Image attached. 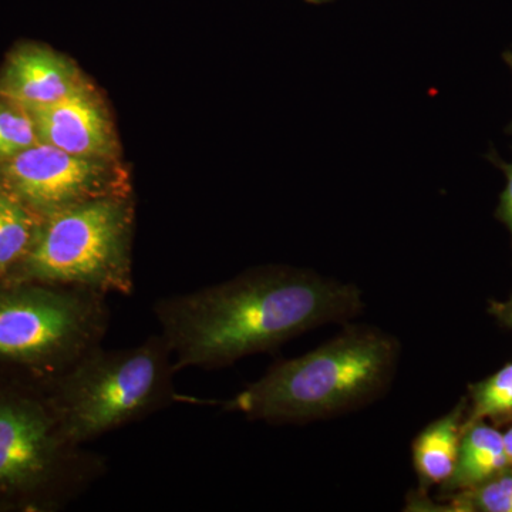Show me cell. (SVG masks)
Returning a JSON list of instances; mask_svg holds the SVG:
<instances>
[{"label": "cell", "mask_w": 512, "mask_h": 512, "mask_svg": "<svg viewBox=\"0 0 512 512\" xmlns=\"http://www.w3.org/2000/svg\"><path fill=\"white\" fill-rule=\"evenodd\" d=\"M175 373L173 352L160 333L131 348L97 346L42 387L64 433L86 446L181 400Z\"/></svg>", "instance_id": "cell-4"}, {"label": "cell", "mask_w": 512, "mask_h": 512, "mask_svg": "<svg viewBox=\"0 0 512 512\" xmlns=\"http://www.w3.org/2000/svg\"><path fill=\"white\" fill-rule=\"evenodd\" d=\"M490 313L504 328L512 330V295L503 302H491Z\"/></svg>", "instance_id": "cell-17"}, {"label": "cell", "mask_w": 512, "mask_h": 512, "mask_svg": "<svg viewBox=\"0 0 512 512\" xmlns=\"http://www.w3.org/2000/svg\"><path fill=\"white\" fill-rule=\"evenodd\" d=\"M457 511L512 512V467L473 490L453 494Z\"/></svg>", "instance_id": "cell-15"}, {"label": "cell", "mask_w": 512, "mask_h": 512, "mask_svg": "<svg viewBox=\"0 0 512 512\" xmlns=\"http://www.w3.org/2000/svg\"><path fill=\"white\" fill-rule=\"evenodd\" d=\"M110 163L37 143L0 164V190L42 218L82 202L128 195L123 173Z\"/></svg>", "instance_id": "cell-7"}, {"label": "cell", "mask_w": 512, "mask_h": 512, "mask_svg": "<svg viewBox=\"0 0 512 512\" xmlns=\"http://www.w3.org/2000/svg\"><path fill=\"white\" fill-rule=\"evenodd\" d=\"M40 217L18 198L0 190V282L9 281L29 255Z\"/></svg>", "instance_id": "cell-12"}, {"label": "cell", "mask_w": 512, "mask_h": 512, "mask_svg": "<svg viewBox=\"0 0 512 512\" xmlns=\"http://www.w3.org/2000/svg\"><path fill=\"white\" fill-rule=\"evenodd\" d=\"M29 111L40 143L74 156L107 161L117 156L113 124L89 83L56 103Z\"/></svg>", "instance_id": "cell-8"}, {"label": "cell", "mask_w": 512, "mask_h": 512, "mask_svg": "<svg viewBox=\"0 0 512 512\" xmlns=\"http://www.w3.org/2000/svg\"><path fill=\"white\" fill-rule=\"evenodd\" d=\"M399 360L394 336L372 326H348L312 352L276 363L222 409L268 424L332 419L383 396Z\"/></svg>", "instance_id": "cell-2"}, {"label": "cell", "mask_w": 512, "mask_h": 512, "mask_svg": "<svg viewBox=\"0 0 512 512\" xmlns=\"http://www.w3.org/2000/svg\"><path fill=\"white\" fill-rule=\"evenodd\" d=\"M106 471L64 433L42 386L0 377V512L64 510Z\"/></svg>", "instance_id": "cell-3"}, {"label": "cell", "mask_w": 512, "mask_h": 512, "mask_svg": "<svg viewBox=\"0 0 512 512\" xmlns=\"http://www.w3.org/2000/svg\"><path fill=\"white\" fill-rule=\"evenodd\" d=\"M508 467L503 433L487 420H466L456 468L441 490L451 495L473 490Z\"/></svg>", "instance_id": "cell-11"}, {"label": "cell", "mask_w": 512, "mask_h": 512, "mask_svg": "<svg viewBox=\"0 0 512 512\" xmlns=\"http://www.w3.org/2000/svg\"><path fill=\"white\" fill-rule=\"evenodd\" d=\"M76 64L39 43H23L0 69V97L28 110L49 106L86 86Z\"/></svg>", "instance_id": "cell-9"}, {"label": "cell", "mask_w": 512, "mask_h": 512, "mask_svg": "<svg viewBox=\"0 0 512 512\" xmlns=\"http://www.w3.org/2000/svg\"><path fill=\"white\" fill-rule=\"evenodd\" d=\"M133 225L130 195L97 198L46 215L29 255L9 281L131 295Z\"/></svg>", "instance_id": "cell-6"}, {"label": "cell", "mask_w": 512, "mask_h": 512, "mask_svg": "<svg viewBox=\"0 0 512 512\" xmlns=\"http://www.w3.org/2000/svg\"><path fill=\"white\" fill-rule=\"evenodd\" d=\"M107 295L37 282H0V377L39 386L106 338Z\"/></svg>", "instance_id": "cell-5"}, {"label": "cell", "mask_w": 512, "mask_h": 512, "mask_svg": "<svg viewBox=\"0 0 512 512\" xmlns=\"http://www.w3.org/2000/svg\"><path fill=\"white\" fill-rule=\"evenodd\" d=\"M306 2L313 3V5H323V3L333 2V0H306Z\"/></svg>", "instance_id": "cell-20"}, {"label": "cell", "mask_w": 512, "mask_h": 512, "mask_svg": "<svg viewBox=\"0 0 512 512\" xmlns=\"http://www.w3.org/2000/svg\"><path fill=\"white\" fill-rule=\"evenodd\" d=\"M363 309L356 285L271 265L158 299L154 315L173 352L175 372H181L232 365L328 323H348Z\"/></svg>", "instance_id": "cell-1"}, {"label": "cell", "mask_w": 512, "mask_h": 512, "mask_svg": "<svg viewBox=\"0 0 512 512\" xmlns=\"http://www.w3.org/2000/svg\"><path fill=\"white\" fill-rule=\"evenodd\" d=\"M467 402L460 403L446 416L434 420L413 441V466L420 490L444 484L453 476L458 448L467 420Z\"/></svg>", "instance_id": "cell-10"}, {"label": "cell", "mask_w": 512, "mask_h": 512, "mask_svg": "<svg viewBox=\"0 0 512 512\" xmlns=\"http://www.w3.org/2000/svg\"><path fill=\"white\" fill-rule=\"evenodd\" d=\"M488 158H490L491 163H494L503 171L505 178H507V184H505L504 191L501 192L500 204H498L495 215L508 228L512 239V163H504L494 151Z\"/></svg>", "instance_id": "cell-16"}, {"label": "cell", "mask_w": 512, "mask_h": 512, "mask_svg": "<svg viewBox=\"0 0 512 512\" xmlns=\"http://www.w3.org/2000/svg\"><path fill=\"white\" fill-rule=\"evenodd\" d=\"M467 421L512 419V362L493 376L470 386Z\"/></svg>", "instance_id": "cell-13"}, {"label": "cell", "mask_w": 512, "mask_h": 512, "mask_svg": "<svg viewBox=\"0 0 512 512\" xmlns=\"http://www.w3.org/2000/svg\"><path fill=\"white\" fill-rule=\"evenodd\" d=\"M504 60H505V63L508 64V67H510V70L512 72V53L511 52H505L504 53ZM508 133L512 134V123L510 124V127H508Z\"/></svg>", "instance_id": "cell-19"}, {"label": "cell", "mask_w": 512, "mask_h": 512, "mask_svg": "<svg viewBox=\"0 0 512 512\" xmlns=\"http://www.w3.org/2000/svg\"><path fill=\"white\" fill-rule=\"evenodd\" d=\"M503 436H504L505 454H507L508 464H510V467H512V426L510 427V429L505 431Z\"/></svg>", "instance_id": "cell-18"}, {"label": "cell", "mask_w": 512, "mask_h": 512, "mask_svg": "<svg viewBox=\"0 0 512 512\" xmlns=\"http://www.w3.org/2000/svg\"><path fill=\"white\" fill-rule=\"evenodd\" d=\"M40 143L35 121L26 107L0 97V164Z\"/></svg>", "instance_id": "cell-14"}]
</instances>
